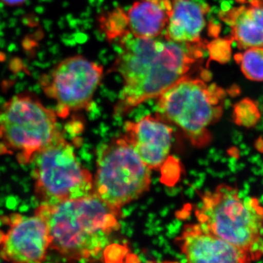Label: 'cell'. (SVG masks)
<instances>
[{
    "mask_svg": "<svg viewBox=\"0 0 263 263\" xmlns=\"http://www.w3.org/2000/svg\"><path fill=\"white\" fill-rule=\"evenodd\" d=\"M119 51L109 72L122 79L114 115L122 117L157 99L200 65L207 45L174 42L165 37L141 39L127 34L118 40Z\"/></svg>",
    "mask_w": 263,
    "mask_h": 263,
    "instance_id": "cell-1",
    "label": "cell"
},
{
    "mask_svg": "<svg viewBox=\"0 0 263 263\" xmlns=\"http://www.w3.org/2000/svg\"><path fill=\"white\" fill-rule=\"evenodd\" d=\"M45 218L51 247L68 260H90L98 257L119 229L121 209L110 206L95 194L77 200L36 209Z\"/></svg>",
    "mask_w": 263,
    "mask_h": 263,
    "instance_id": "cell-2",
    "label": "cell"
},
{
    "mask_svg": "<svg viewBox=\"0 0 263 263\" xmlns=\"http://www.w3.org/2000/svg\"><path fill=\"white\" fill-rule=\"evenodd\" d=\"M185 76L157 98V115L183 132L193 146L210 144V127L224 113L227 92L217 84L207 82L206 70L200 76Z\"/></svg>",
    "mask_w": 263,
    "mask_h": 263,
    "instance_id": "cell-3",
    "label": "cell"
},
{
    "mask_svg": "<svg viewBox=\"0 0 263 263\" xmlns=\"http://www.w3.org/2000/svg\"><path fill=\"white\" fill-rule=\"evenodd\" d=\"M197 221L241 249L252 261L263 257V206L257 198L243 197L238 189L221 183L200 195Z\"/></svg>",
    "mask_w": 263,
    "mask_h": 263,
    "instance_id": "cell-4",
    "label": "cell"
},
{
    "mask_svg": "<svg viewBox=\"0 0 263 263\" xmlns=\"http://www.w3.org/2000/svg\"><path fill=\"white\" fill-rule=\"evenodd\" d=\"M56 110L29 92L13 96L0 108V146L12 152L19 164L32 163L37 152L60 132Z\"/></svg>",
    "mask_w": 263,
    "mask_h": 263,
    "instance_id": "cell-5",
    "label": "cell"
},
{
    "mask_svg": "<svg viewBox=\"0 0 263 263\" xmlns=\"http://www.w3.org/2000/svg\"><path fill=\"white\" fill-rule=\"evenodd\" d=\"M32 163L34 194L41 203L53 205L94 194L92 175L81 165L60 131Z\"/></svg>",
    "mask_w": 263,
    "mask_h": 263,
    "instance_id": "cell-6",
    "label": "cell"
},
{
    "mask_svg": "<svg viewBox=\"0 0 263 263\" xmlns=\"http://www.w3.org/2000/svg\"><path fill=\"white\" fill-rule=\"evenodd\" d=\"M151 171L124 136L115 138L99 153L94 194L110 206L122 209L148 191Z\"/></svg>",
    "mask_w": 263,
    "mask_h": 263,
    "instance_id": "cell-7",
    "label": "cell"
},
{
    "mask_svg": "<svg viewBox=\"0 0 263 263\" xmlns=\"http://www.w3.org/2000/svg\"><path fill=\"white\" fill-rule=\"evenodd\" d=\"M103 66L82 55L64 59L41 76V88L57 104L58 117L91 108L103 81Z\"/></svg>",
    "mask_w": 263,
    "mask_h": 263,
    "instance_id": "cell-8",
    "label": "cell"
},
{
    "mask_svg": "<svg viewBox=\"0 0 263 263\" xmlns=\"http://www.w3.org/2000/svg\"><path fill=\"white\" fill-rule=\"evenodd\" d=\"M0 246V258L7 262H42L51 247L46 219L34 212L31 216H15Z\"/></svg>",
    "mask_w": 263,
    "mask_h": 263,
    "instance_id": "cell-9",
    "label": "cell"
},
{
    "mask_svg": "<svg viewBox=\"0 0 263 263\" xmlns=\"http://www.w3.org/2000/svg\"><path fill=\"white\" fill-rule=\"evenodd\" d=\"M123 136L151 170L160 168L169 157L173 129L157 114L126 123Z\"/></svg>",
    "mask_w": 263,
    "mask_h": 263,
    "instance_id": "cell-10",
    "label": "cell"
},
{
    "mask_svg": "<svg viewBox=\"0 0 263 263\" xmlns=\"http://www.w3.org/2000/svg\"><path fill=\"white\" fill-rule=\"evenodd\" d=\"M176 241L190 262H253L241 249L223 240L198 221L195 224H186Z\"/></svg>",
    "mask_w": 263,
    "mask_h": 263,
    "instance_id": "cell-11",
    "label": "cell"
},
{
    "mask_svg": "<svg viewBox=\"0 0 263 263\" xmlns=\"http://www.w3.org/2000/svg\"><path fill=\"white\" fill-rule=\"evenodd\" d=\"M172 11V0H134L124 18L129 34L141 39L163 37Z\"/></svg>",
    "mask_w": 263,
    "mask_h": 263,
    "instance_id": "cell-12",
    "label": "cell"
},
{
    "mask_svg": "<svg viewBox=\"0 0 263 263\" xmlns=\"http://www.w3.org/2000/svg\"><path fill=\"white\" fill-rule=\"evenodd\" d=\"M209 6L198 0H172V11L164 37L174 42H201Z\"/></svg>",
    "mask_w": 263,
    "mask_h": 263,
    "instance_id": "cell-13",
    "label": "cell"
},
{
    "mask_svg": "<svg viewBox=\"0 0 263 263\" xmlns=\"http://www.w3.org/2000/svg\"><path fill=\"white\" fill-rule=\"evenodd\" d=\"M231 28V39L240 49L263 47V0H250L219 14Z\"/></svg>",
    "mask_w": 263,
    "mask_h": 263,
    "instance_id": "cell-14",
    "label": "cell"
},
{
    "mask_svg": "<svg viewBox=\"0 0 263 263\" xmlns=\"http://www.w3.org/2000/svg\"><path fill=\"white\" fill-rule=\"evenodd\" d=\"M234 58L247 79L263 81V47L247 48L245 52L236 53Z\"/></svg>",
    "mask_w": 263,
    "mask_h": 263,
    "instance_id": "cell-15",
    "label": "cell"
},
{
    "mask_svg": "<svg viewBox=\"0 0 263 263\" xmlns=\"http://www.w3.org/2000/svg\"><path fill=\"white\" fill-rule=\"evenodd\" d=\"M235 124L246 128L253 127L261 119V113L257 102L245 98L234 105L233 112Z\"/></svg>",
    "mask_w": 263,
    "mask_h": 263,
    "instance_id": "cell-16",
    "label": "cell"
},
{
    "mask_svg": "<svg viewBox=\"0 0 263 263\" xmlns=\"http://www.w3.org/2000/svg\"><path fill=\"white\" fill-rule=\"evenodd\" d=\"M233 40H216L213 42L207 44L206 48L210 53L211 59L226 63L230 60V43Z\"/></svg>",
    "mask_w": 263,
    "mask_h": 263,
    "instance_id": "cell-17",
    "label": "cell"
},
{
    "mask_svg": "<svg viewBox=\"0 0 263 263\" xmlns=\"http://www.w3.org/2000/svg\"><path fill=\"white\" fill-rule=\"evenodd\" d=\"M1 1L8 6H18L24 4L26 0H1Z\"/></svg>",
    "mask_w": 263,
    "mask_h": 263,
    "instance_id": "cell-18",
    "label": "cell"
},
{
    "mask_svg": "<svg viewBox=\"0 0 263 263\" xmlns=\"http://www.w3.org/2000/svg\"><path fill=\"white\" fill-rule=\"evenodd\" d=\"M256 146H257V150L259 151V152H262L263 153V139L258 140V141H257V145H256Z\"/></svg>",
    "mask_w": 263,
    "mask_h": 263,
    "instance_id": "cell-19",
    "label": "cell"
},
{
    "mask_svg": "<svg viewBox=\"0 0 263 263\" xmlns=\"http://www.w3.org/2000/svg\"><path fill=\"white\" fill-rule=\"evenodd\" d=\"M262 240H263V226H262Z\"/></svg>",
    "mask_w": 263,
    "mask_h": 263,
    "instance_id": "cell-20",
    "label": "cell"
}]
</instances>
